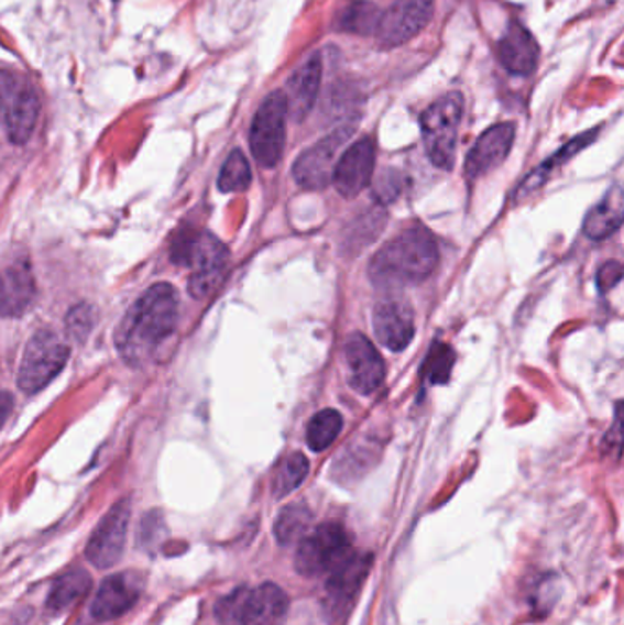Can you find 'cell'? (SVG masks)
<instances>
[{
  "label": "cell",
  "mask_w": 624,
  "mask_h": 625,
  "mask_svg": "<svg viewBox=\"0 0 624 625\" xmlns=\"http://www.w3.org/2000/svg\"><path fill=\"white\" fill-rule=\"evenodd\" d=\"M2 105H4V129L8 140L13 145H24L32 138L41 112L37 92L33 90L32 85L4 72Z\"/></svg>",
  "instance_id": "9"
},
{
  "label": "cell",
  "mask_w": 624,
  "mask_h": 625,
  "mask_svg": "<svg viewBox=\"0 0 624 625\" xmlns=\"http://www.w3.org/2000/svg\"><path fill=\"white\" fill-rule=\"evenodd\" d=\"M372 558L364 555L348 556L347 560L341 561L333 571L328 574L326 582V593L330 599L331 610L341 613L347 610L353 596L358 594L363 585L364 578L369 574Z\"/></svg>",
  "instance_id": "18"
},
{
  "label": "cell",
  "mask_w": 624,
  "mask_h": 625,
  "mask_svg": "<svg viewBox=\"0 0 624 625\" xmlns=\"http://www.w3.org/2000/svg\"><path fill=\"white\" fill-rule=\"evenodd\" d=\"M311 513L310 508L303 503H295L283 508V513L278 514L275 522V536L283 545H292L310 534Z\"/></svg>",
  "instance_id": "26"
},
{
  "label": "cell",
  "mask_w": 624,
  "mask_h": 625,
  "mask_svg": "<svg viewBox=\"0 0 624 625\" xmlns=\"http://www.w3.org/2000/svg\"><path fill=\"white\" fill-rule=\"evenodd\" d=\"M352 552V539L344 527L339 523H325L299 541L295 569L308 578L330 574Z\"/></svg>",
  "instance_id": "6"
},
{
  "label": "cell",
  "mask_w": 624,
  "mask_h": 625,
  "mask_svg": "<svg viewBox=\"0 0 624 625\" xmlns=\"http://www.w3.org/2000/svg\"><path fill=\"white\" fill-rule=\"evenodd\" d=\"M288 596L275 583L250 589L240 625H281L288 611Z\"/></svg>",
  "instance_id": "19"
},
{
  "label": "cell",
  "mask_w": 624,
  "mask_h": 625,
  "mask_svg": "<svg viewBox=\"0 0 624 625\" xmlns=\"http://www.w3.org/2000/svg\"><path fill=\"white\" fill-rule=\"evenodd\" d=\"M515 134V123H496L480 134L466 157L463 165L466 178L469 182H477L494 168H499L510 156Z\"/></svg>",
  "instance_id": "12"
},
{
  "label": "cell",
  "mask_w": 624,
  "mask_h": 625,
  "mask_svg": "<svg viewBox=\"0 0 624 625\" xmlns=\"http://www.w3.org/2000/svg\"><path fill=\"white\" fill-rule=\"evenodd\" d=\"M624 223V189L620 185H614L606 190V195L601 198L599 204L590 209L582 231L593 242H604L610 237H614Z\"/></svg>",
  "instance_id": "21"
},
{
  "label": "cell",
  "mask_w": 624,
  "mask_h": 625,
  "mask_svg": "<svg viewBox=\"0 0 624 625\" xmlns=\"http://www.w3.org/2000/svg\"><path fill=\"white\" fill-rule=\"evenodd\" d=\"M171 260L193 270L189 293L195 298H204L222 281L228 249L211 232L185 229L173 240Z\"/></svg>",
  "instance_id": "3"
},
{
  "label": "cell",
  "mask_w": 624,
  "mask_h": 625,
  "mask_svg": "<svg viewBox=\"0 0 624 625\" xmlns=\"http://www.w3.org/2000/svg\"><path fill=\"white\" fill-rule=\"evenodd\" d=\"M381 15L377 6L366 0H358L348 4L344 10L339 13V21L337 26L342 32L358 33V35H375L377 28H380Z\"/></svg>",
  "instance_id": "25"
},
{
  "label": "cell",
  "mask_w": 624,
  "mask_h": 625,
  "mask_svg": "<svg viewBox=\"0 0 624 625\" xmlns=\"http://www.w3.org/2000/svg\"><path fill=\"white\" fill-rule=\"evenodd\" d=\"M178 322V293L171 284H154L129 309L116 331V346L131 366H143Z\"/></svg>",
  "instance_id": "1"
},
{
  "label": "cell",
  "mask_w": 624,
  "mask_h": 625,
  "mask_svg": "<svg viewBox=\"0 0 624 625\" xmlns=\"http://www.w3.org/2000/svg\"><path fill=\"white\" fill-rule=\"evenodd\" d=\"M399 189H402L399 174L385 173L383 176H380V179H377L374 190L375 196H377V200L392 201L396 200L397 195H399Z\"/></svg>",
  "instance_id": "35"
},
{
  "label": "cell",
  "mask_w": 624,
  "mask_h": 625,
  "mask_svg": "<svg viewBox=\"0 0 624 625\" xmlns=\"http://www.w3.org/2000/svg\"><path fill=\"white\" fill-rule=\"evenodd\" d=\"M320 79H322V61L319 55L306 61L305 65L289 77L284 94L288 99L289 116L295 121H300L310 113L319 96Z\"/></svg>",
  "instance_id": "20"
},
{
  "label": "cell",
  "mask_w": 624,
  "mask_h": 625,
  "mask_svg": "<svg viewBox=\"0 0 624 625\" xmlns=\"http://www.w3.org/2000/svg\"><path fill=\"white\" fill-rule=\"evenodd\" d=\"M250 588H240L233 593L223 596L215 607L217 618L223 625H240L242 611H244L245 599H248Z\"/></svg>",
  "instance_id": "32"
},
{
  "label": "cell",
  "mask_w": 624,
  "mask_h": 625,
  "mask_svg": "<svg viewBox=\"0 0 624 625\" xmlns=\"http://www.w3.org/2000/svg\"><path fill=\"white\" fill-rule=\"evenodd\" d=\"M624 276V265L617 260H609L604 262L598 271V289L601 293L614 289Z\"/></svg>",
  "instance_id": "34"
},
{
  "label": "cell",
  "mask_w": 624,
  "mask_h": 625,
  "mask_svg": "<svg viewBox=\"0 0 624 625\" xmlns=\"http://www.w3.org/2000/svg\"><path fill=\"white\" fill-rule=\"evenodd\" d=\"M251 184V168L244 152L233 151L223 163L218 176V189L222 193H242Z\"/></svg>",
  "instance_id": "29"
},
{
  "label": "cell",
  "mask_w": 624,
  "mask_h": 625,
  "mask_svg": "<svg viewBox=\"0 0 624 625\" xmlns=\"http://www.w3.org/2000/svg\"><path fill=\"white\" fill-rule=\"evenodd\" d=\"M341 414L328 408V410L315 414L314 419L308 425V430H306V441L314 452H322L330 447L331 442L336 441L337 436L341 434Z\"/></svg>",
  "instance_id": "27"
},
{
  "label": "cell",
  "mask_w": 624,
  "mask_h": 625,
  "mask_svg": "<svg viewBox=\"0 0 624 625\" xmlns=\"http://www.w3.org/2000/svg\"><path fill=\"white\" fill-rule=\"evenodd\" d=\"M440 264V249L424 227H413L392 238L370 262V278L385 289L416 286Z\"/></svg>",
  "instance_id": "2"
},
{
  "label": "cell",
  "mask_w": 624,
  "mask_h": 625,
  "mask_svg": "<svg viewBox=\"0 0 624 625\" xmlns=\"http://www.w3.org/2000/svg\"><path fill=\"white\" fill-rule=\"evenodd\" d=\"M68 355L70 348L54 331L41 329L33 335L19 370V386L22 392L32 395L46 388L65 368Z\"/></svg>",
  "instance_id": "5"
},
{
  "label": "cell",
  "mask_w": 624,
  "mask_h": 625,
  "mask_svg": "<svg viewBox=\"0 0 624 625\" xmlns=\"http://www.w3.org/2000/svg\"><path fill=\"white\" fill-rule=\"evenodd\" d=\"M350 384L359 394H374L385 381V362L364 335L352 333L344 344Z\"/></svg>",
  "instance_id": "14"
},
{
  "label": "cell",
  "mask_w": 624,
  "mask_h": 625,
  "mask_svg": "<svg viewBox=\"0 0 624 625\" xmlns=\"http://www.w3.org/2000/svg\"><path fill=\"white\" fill-rule=\"evenodd\" d=\"M598 134L599 129L588 130L584 134L577 135L573 140L568 141L562 149L555 152L554 156L548 157V160L540 163L535 171L527 174L526 179L518 185L516 198H524V196L533 195V193L543 189L544 185L548 184L549 178L554 176L555 171L570 162L571 157H576L577 154L584 151L588 145H592Z\"/></svg>",
  "instance_id": "23"
},
{
  "label": "cell",
  "mask_w": 624,
  "mask_h": 625,
  "mask_svg": "<svg viewBox=\"0 0 624 625\" xmlns=\"http://www.w3.org/2000/svg\"><path fill=\"white\" fill-rule=\"evenodd\" d=\"M131 519V503L121 500L94 528L88 539L87 558L98 569H109L121 560L127 544V530Z\"/></svg>",
  "instance_id": "11"
},
{
  "label": "cell",
  "mask_w": 624,
  "mask_h": 625,
  "mask_svg": "<svg viewBox=\"0 0 624 625\" xmlns=\"http://www.w3.org/2000/svg\"><path fill=\"white\" fill-rule=\"evenodd\" d=\"M352 134L353 127H342L303 152L295 162V182L305 189H325L336 176L337 163L341 160L339 154Z\"/></svg>",
  "instance_id": "8"
},
{
  "label": "cell",
  "mask_w": 624,
  "mask_h": 625,
  "mask_svg": "<svg viewBox=\"0 0 624 625\" xmlns=\"http://www.w3.org/2000/svg\"><path fill=\"white\" fill-rule=\"evenodd\" d=\"M499 57L505 70L515 76H529L535 72L540 48L532 33L521 22H511L499 41Z\"/></svg>",
  "instance_id": "17"
},
{
  "label": "cell",
  "mask_w": 624,
  "mask_h": 625,
  "mask_svg": "<svg viewBox=\"0 0 624 625\" xmlns=\"http://www.w3.org/2000/svg\"><path fill=\"white\" fill-rule=\"evenodd\" d=\"M435 15V0H397L381 15L375 32L383 48H396L424 32Z\"/></svg>",
  "instance_id": "10"
},
{
  "label": "cell",
  "mask_w": 624,
  "mask_h": 625,
  "mask_svg": "<svg viewBox=\"0 0 624 625\" xmlns=\"http://www.w3.org/2000/svg\"><path fill=\"white\" fill-rule=\"evenodd\" d=\"M142 588V578L134 572H120L107 578L90 607L94 618L109 622L125 615L127 611H131L132 605L136 604Z\"/></svg>",
  "instance_id": "15"
},
{
  "label": "cell",
  "mask_w": 624,
  "mask_h": 625,
  "mask_svg": "<svg viewBox=\"0 0 624 625\" xmlns=\"http://www.w3.org/2000/svg\"><path fill=\"white\" fill-rule=\"evenodd\" d=\"M463 118V96L451 92L430 105L422 116V135L430 163L451 171L457 162L458 130Z\"/></svg>",
  "instance_id": "4"
},
{
  "label": "cell",
  "mask_w": 624,
  "mask_h": 625,
  "mask_svg": "<svg viewBox=\"0 0 624 625\" xmlns=\"http://www.w3.org/2000/svg\"><path fill=\"white\" fill-rule=\"evenodd\" d=\"M375 165L374 141L370 138L355 141L342 152L337 163L333 184L344 198H355L370 184Z\"/></svg>",
  "instance_id": "16"
},
{
  "label": "cell",
  "mask_w": 624,
  "mask_h": 625,
  "mask_svg": "<svg viewBox=\"0 0 624 625\" xmlns=\"http://www.w3.org/2000/svg\"><path fill=\"white\" fill-rule=\"evenodd\" d=\"M374 331L388 350H405L416 333L413 306L396 295L381 298L374 308Z\"/></svg>",
  "instance_id": "13"
},
{
  "label": "cell",
  "mask_w": 624,
  "mask_h": 625,
  "mask_svg": "<svg viewBox=\"0 0 624 625\" xmlns=\"http://www.w3.org/2000/svg\"><path fill=\"white\" fill-rule=\"evenodd\" d=\"M288 116V99L281 90L270 94L256 110L251 124L250 145L253 157L261 167L273 168L281 162Z\"/></svg>",
  "instance_id": "7"
},
{
  "label": "cell",
  "mask_w": 624,
  "mask_h": 625,
  "mask_svg": "<svg viewBox=\"0 0 624 625\" xmlns=\"http://www.w3.org/2000/svg\"><path fill=\"white\" fill-rule=\"evenodd\" d=\"M90 583H92V578L83 569L66 572L50 591L48 604H46L48 610L54 611V613L68 610L70 605L76 604L77 600L83 599L88 593Z\"/></svg>",
  "instance_id": "24"
},
{
  "label": "cell",
  "mask_w": 624,
  "mask_h": 625,
  "mask_svg": "<svg viewBox=\"0 0 624 625\" xmlns=\"http://www.w3.org/2000/svg\"><path fill=\"white\" fill-rule=\"evenodd\" d=\"M457 353L449 344H435L424 364V375L430 384H446L451 379Z\"/></svg>",
  "instance_id": "30"
},
{
  "label": "cell",
  "mask_w": 624,
  "mask_h": 625,
  "mask_svg": "<svg viewBox=\"0 0 624 625\" xmlns=\"http://www.w3.org/2000/svg\"><path fill=\"white\" fill-rule=\"evenodd\" d=\"M601 448L604 456H615V458L624 450V401L615 405L614 423L604 434Z\"/></svg>",
  "instance_id": "33"
},
{
  "label": "cell",
  "mask_w": 624,
  "mask_h": 625,
  "mask_svg": "<svg viewBox=\"0 0 624 625\" xmlns=\"http://www.w3.org/2000/svg\"><path fill=\"white\" fill-rule=\"evenodd\" d=\"M308 470H310V463L305 458V453L295 452L288 456L273 478V494L277 497L288 496L289 492H294L306 480Z\"/></svg>",
  "instance_id": "28"
},
{
  "label": "cell",
  "mask_w": 624,
  "mask_h": 625,
  "mask_svg": "<svg viewBox=\"0 0 624 625\" xmlns=\"http://www.w3.org/2000/svg\"><path fill=\"white\" fill-rule=\"evenodd\" d=\"M94 326H96V309L90 304H79L76 308H72L66 317V331L77 342L87 339Z\"/></svg>",
  "instance_id": "31"
},
{
  "label": "cell",
  "mask_w": 624,
  "mask_h": 625,
  "mask_svg": "<svg viewBox=\"0 0 624 625\" xmlns=\"http://www.w3.org/2000/svg\"><path fill=\"white\" fill-rule=\"evenodd\" d=\"M35 295L32 265L28 260L17 259L4 270L2 284V312L4 317H19L26 311Z\"/></svg>",
  "instance_id": "22"
}]
</instances>
